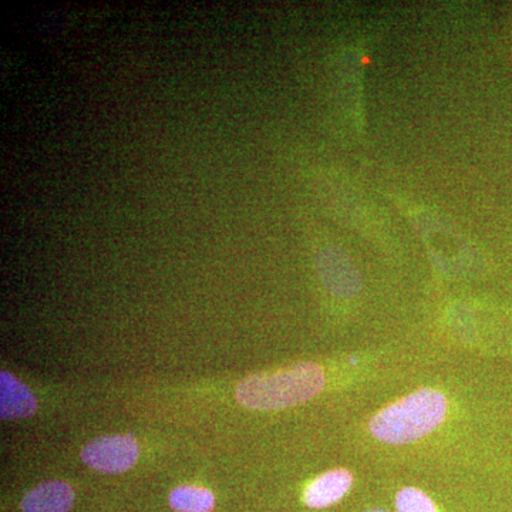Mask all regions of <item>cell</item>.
<instances>
[{"label":"cell","instance_id":"1","mask_svg":"<svg viewBox=\"0 0 512 512\" xmlns=\"http://www.w3.org/2000/svg\"><path fill=\"white\" fill-rule=\"evenodd\" d=\"M325 387V373L313 363H299L279 372L252 375L237 387V400L254 410H278L308 402Z\"/></svg>","mask_w":512,"mask_h":512},{"label":"cell","instance_id":"2","mask_svg":"<svg viewBox=\"0 0 512 512\" xmlns=\"http://www.w3.org/2000/svg\"><path fill=\"white\" fill-rule=\"evenodd\" d=\"M447 406L446 396L439 390H419L377 413L370 421V431L384 443H413L443 423Z\"/></svg>","mask_w":512,"mask_h":512},{"label":"cell","instance_id":"3","mask_svg":"<svg viewBox=\"0 0 512 512\" xmlns=\"http://www.w3.org/2000/svg\"><path fill=\"white\" fill-rule=\"evenodd\" d=\"M138 444L133 436H104L83 447L82 460L101 473L117 474L136 464Z\"/></svg>","mask_w":512,"mask_h":512},{"label":"cell","instance_id":"4","mask_svg":"<svg viewBox=\"0 0 512 512\" xmlns=\"http://www.w3.org/2000/svg\"><path fill=\"white\" fill-rule=\"evenodd\" d=\"M353 476L348 470H332L322 474L306 487L303 501L313 510L338 503L352 488Z\"/></svg>","mask_w":512,"mask_h":512},{"label":"cell","instance_id":"5","mask_svg":"<svg viewBox=\"0 0 512 512\" xmlns=\"http://www.w3.org/2000/svg\"><path fill=\"white\" fill-rule=\"evenodd\" d=\"M74 503V491L63 481H47L23 497V512H69Z\"/></svg>","mask_w":512,"mask_h":512},{"label":"cell","instance_id":"6","mask_svg":"<svg viewBox=\"0 0 512 512\" xmlns=\"http://www.w3.org/2000/svg\"><path fill=\"white\" fill-rule=\"evenodd\" d=\"M36 397L29 387L10 375L0 373V417L5 420L25 419L35 414Z\"/></svg>","mask_w":512,"mask_h":512},{"label":"cell","instance_id":"7","mask_svg":"<svg viewBox=\"0 0 512 512\" xmlns=\"http://www.w3.org/2000/svg\"><path fill=\"white\" fill-rule=\"evenodd\" d=\"M170 505L177 512H211L215 498L207 488L183 485L171 491Z\"/></svg>","mask_w":512,"mask_h":512},{"label":"cell","instance_id":"8","mask_svg":"<svg viewBox=\"0 0 512 512\" xmlns=\"http://www.w3.org/2000/svg\"><path fill=\"white\" fill-rule=\"evenodd\" d=\"M396 510L397 512H439L429 495L413 487L403 488L397 493Z\"/></svg>","mask_w":512,"mask_h":512},{"label":"cell","instance_id":"9","mask_svg":"<svg viewBox=\"0 0 512 512\" xmlns=\"http://www.w3.org/2000/svg\"><path fill=\"white\" fill-rule=\"evenodd\" d=\"M365 512H389V511L382 510V508H373V510H367Z\"/></svg>","mask_w":512,"mask_h":512}]
</instances>
